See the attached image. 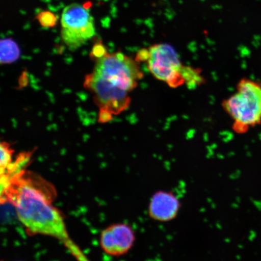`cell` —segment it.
<instances>
[{"label": "cell", "mask_w": 261, "mask_h": 261, "mask_svg": "<svg viewBox=\"0 0 261 261\" xmlns=\"http://www.w3.org/2000/svg\"><path fill=\"white\" fill-rule=\"evenodd\" d=\"M35 19H37L42 27L51 28L57 25L58 16L52 12L45 11L38 13Z\"/></svg>", "instance_id": "9"}, {"label": "cell", "mask_w": 261, "mask_h": 261, "mask_svg": "<svg viewBox=\"0 0 261 261\" xmlns=\"http://www.w3.org/2000/svg\"><path fill=\"white\" fill-rule=\"evenodd\" d=\"M1 159H0V171L5 170L12 162V154L14 150L11 148V145L6 142H2L1 145Z\"/></svg>", "instance_id": "10"}, {"label": "cell", "mask_w": 261, "mask_h": 261, "mask_svg": "<svg viewBox=\"0 0 261 261\" xmlns=\"http://www.w3.org/2000/svg\"><path fill=\"white\" fill-rule=\"evenodd\" d=\"M222 107L232 120V129L240 135L261 123V83L243 77L236 93L223 100Z\"/></svg>", "instance_id": "4"}, {"label": "cell", "mask_w": 261, "mask_h": 261, "mask_svg": "<svg viewBox=\"0 0 261 261\" xmlns=\"http://www.w3.org/2000/svg\"><path fill=\"white\" fill-rule=\"evenodd\" d=\"M143 73L140 63L121 51L108 53L96 61L84 87L93 94L94 102L117 115L128 109L130 94L138 87Z\"/></svg>", "instance_id": "2"}, {"label": "cell", "mask_w": 261, "mask_h": 261, "mask_svg": "<svg viewBox=\"0 0 261 261\" xmlns=\"http://www.w3.org/2000/svg\"><path fill=\"white\" fill-rule=\"evenodd\" d=\"M180 201L174 193L167 191H159L152 195L148 205L149 217L161 223L174 220L181 207Z\"/></svg>", "instance_id": "7"}, {"label": "cell", "mask_w": 261, "mask_h": 261, "mask_svg": "<svg viewBox=\"0 0 261 261\" xmlns=\"http://www.w3.org/2000/svg\"><path fill=\"white\" fill-rule=\"evenodd\" d=\"M139 63H145L155 79L172 89L187 85L195 87L203 84L200 70L182 64L175 49L167 43L154 44L140 49L135 58Z\"/></svg>", "instance_id": "3"}, {"label": "cell", "mask_w": 261, "mask_h": 261, "mask_svg": "<svg viewBox=\"0 0 261 261\" xmlns=\"http://www.w3.org/2000/svg\"><path fill=\"white\" fill-rule=\"evenodd\" d=\"M135 241V231L125 223L112 225L103 230L100 236L101 247L104 252L115 256L128 253Z\"/></svg>", "instance_id": "6"}, {"label": "cell", "mask_w": 261, "mask_h": 261, "mask_svg": "<svg viewBox=\"0 0 261 261\" xmlns=\"http://www.w3.org/2000/svg\"><path fill=\"white\" fill-rule=\"evenodd\" d=\"M50 190L23 174L13 185L8 200L15 205L19 221L29 233L57 238L77 261H90L71 239L63 216L51 204Z\"/></svg>", "instance_id": "1"}, {"label": "cell", "mask_w": 261, "mask_h": 261, "mask_svg": "<svg viewBox=\"0 0 261 261\" xmlns=\"http://www.w3.org/2000/svg\"><path fill=\"white\" fill-rule=\"evenodd\" d=\"M20 56V50L17 44L12 39H3L1 41V63H14Z\"/></svg>", "instance_id": "8"}, {"label": "cell", "mask_w": 261, "mask_h": 261, "mask_svg": "<svg viewBox=\"0 0 261 261\" xmlns=\"http://www.w3.org/2000/svg\"><path fill=\"white\" fill-rule=\"evenodd\" d=\"M108 54L105 45L102 43V41H97L93 45L90 54V57L92 60L97 61L100 59L103 58Z\"/></svg>", "instance_id": "11"}, {"label": "cell", "mask_w": 261, "mask_h": 261, "mask_svg": "<svg viewBox=\"0 0 261 261\" xmlns=\"http://www.w3.org/2000/svg\"><path fill=\"white\" fill-rule=\"evenodd\" d=\"M113 114L110 110L105 108L99 109V117L98 122L101 123L109 122L113 119Z\"/></svg>", "instance_id": "12"}, {"label": "cell", "mask_w": 261, "mask_h": 261, "mask_svg": "<svg viewBox=\"0 0 261 261\" xmlns=\"http://www.w3.org/2000/svg\"><path fill=\"white\" fill-rule=\"evenodd\" d=\"M61 37L71 51L77 50L96 35L95 23L89 9L73 3L63 10L61 18Z\"/></svg>", "instance_id": "5"}]
</instances>
